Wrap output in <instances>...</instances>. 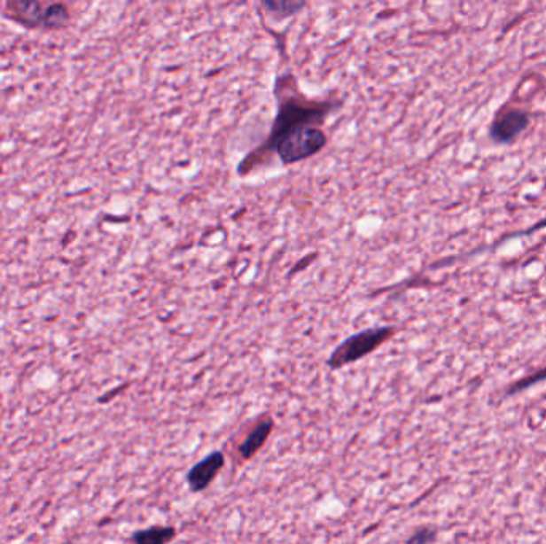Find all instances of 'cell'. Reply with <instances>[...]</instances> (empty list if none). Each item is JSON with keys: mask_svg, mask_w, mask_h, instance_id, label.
Segmentation results:
<instances>
[{"mask_svg": "<svg viewBox=\"0 0 546 544\" xmlns=\"http://www.w3.org/2000/svg\"><path fill=\"white\" fill-rule=\"evenodd\" d=\"M314 113L312 105H299L296 101L283 103L275 127V147L285 165L306 160L322 151L326 136L322 129L308 123Z\"/></svg>", "mask_w": 546, "mask_h": 544, "instance_id": "6da1fadb", "label": "cell"}, {"mask_svg": "<svg viewBox=\"0 0 546 544\" xmlns=\"http://www.w3.org/2000/svg\"><path fill=\"white\" fill-rule=\"evenodd\" d=\"M388 336H390L388 329H370L347 338L346 342L332 353L330 360L331 368H342L348 362L360 360L374 348H378Z\"/></svg>", "mask_w": 546, "mask_h": 544, "instance_id": "7a4b0ae2", "label": "cell"}, {"mask_svg": "<svg viewBox=\"0 0 546 544\" xmlns=\"http://www.w3.org/2000/svg\"><path fill=\"white\" fill-rule=\"evenodd\" d=\"M49 2L13 0L5 4V15L27 29H47Z\"/></svg>", "mask_w": 546, "mask_h": 544, "instance_id": "3957f363", "label": "cell"}, {"mask_svg": "<svg viewBox=\"0 0 546 544\" xmlns=\"http://www.w3.org/2000/svg\"><path fill=\"white\" fill-rule=\"evenodd\" d=\"M222 464H224V455L221 452H213L211 455L203 458L200 463L195 464L187 474L189 487L192 488L193 492L205 490L222 468Z\"/></svg>", "mask_w": 546, "mask_h": 544, "instance_id": "277c9868", "label": "cell"}, {"mask_svg": "<svg viewBox=\"0 0 546 544\" xmlns=\"http://www.w3.org/2000/svg\"><path fill=\"white\" fill-rule=\"evenodd\" d=\"M527 125V117L519 111L500 113L497 120L494 121L492 135L498 141H508L521 133L522 128Z\"/></svg>", "mask_w": 546, "mask_h": 544, "instance_id": "5b68a950", "label": "cell"}, {"mask_svg": "<svg viewBox=\"0 0 546 544\" xmlns=\"http://www.w3.org/2000/svg\"><path fill=\"white\" fill-rule=\"evenodd\" d=\"M176 535L173 527H152L141 530L133 536L136 544H167Z\"/></svg>", "mask_w": 546, "mask_h": 544, "instance_id": "8992f818", "label": "cell"}, {"mask_svg": "<svg viewBox=\"0 0 546 544\" xmlns=\"http://www.w3.org/2000/svg\"><path fill=\"white\" fill-rule=\"evenodd\" d=\"M270 431H272V422H264V424H259L256 430L251 432L246 440L241 444V455L246 456V458L254 455L257 448L261 447L264 444L265 439L269 438Z\"/></svg>", "mask_w": 546, "mask_h": 544, "instance_id": "52a82bcc", "label": "cell"}]
</instances>
